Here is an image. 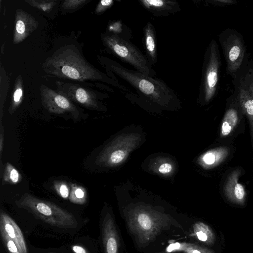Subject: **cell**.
<instances>
[{"mask_svg":"<svg viewBox=\"0 0 253 253\" xmlns=\"http://www.w3.org/2000/svg\"><path fill=\"white\" fill-rule=\"evenodd\" d=\"M105 66L133 88L140 97L159 104L178 100L175 91L163 80L130 70L110 59L104 61Z\"/></svg>","mask_w":253,"mask_h":253,"instance_id":"1","label":"cell"},{"mask_svg":"<svg viewBox=\"0 0 253 253\" xmlns=\"http://www.w3.org/2000/svg\"><path fill=\"white\" fill-rule=\"evenodd\" d=\"M15 203L18 208L51 226L64 229H74L77 227V220L71 213L52 202L26 193L16 200Z\"/></svg>","mask_w":253,"mask_h":253,"instance_id":"2","label":"cell"},{"mask_svg":"<svg viewBox=\"0 0 253 253\" xmlns=\"http://www.w3.org/2000/svg\"><path fill=\"white\" fill-rule=\"evenodd\" d=\"M102 39L108 50L123 62L129 64L136 71L156 77V73L145 55L129 40L112 33L104 34Z\"/></svg>","mask_w":253,"mask_h":253,"instance_id":"3","label":"cell"},{"mask_svg":"<svg viewBox=\"0 0 253 253\" xmlns=\"http://www.w3.org/2000/svg\"><path fill=\"white\" fill-rule=\"evenodd\" d=\"M221 65L218 45L212 39L205 52L198 91V99L204 105L210 103L217 93Z\"/></svg>","mask_w":253,"mask_h":253,"instance_id":"4","label":"cell"},{"mask_svg":"<svg viewBox=\"0 0 253 253\" xmlns=\"http://www.w3.org/2000/svg\"><path fill=\"white\" fill-rule=\"evenodd\" d=\"M226 64V72L233 77L241 69L248 58L243 35L231 28L222 31L218 36Z\"/></svg>","mask_w":253,"mask_h":253,"instance_id":"5","label":"cell"},{"mask_svg":"<svg viewBox=\"0 0 253 253\" xmlns=\"http://www.w3.org/2000/svg\"><path fill=\"white\" fill-rule=\"evenodd\" d=\"M244 115L237 97L233 93L226 100V109L220 128V137L223 139L231 136L237 128Z\"/></svg>","mask_w":253,"mask_h":253,"instance_id":"6","label":"cell"},{"mask_svg":"<svg viewBox=\"0 0 253 253\" xmlns=\"http://www.w3.org/2000/svg\"><path fill=\"white\" fill-rule=\"evenodd\" d=\"M240 173L241 171L237 169L229 173L223 186V192L231 203L242 206L246 202L247 194L244 186L239 181Z\"/></svg>","mask_w":253,"mask_h":253,"instance_id":"7","label":"cell"},{"mask_svg":"<svg viewBox=\"0 0 253 253\" xmlns=\"http://www.w3.org/2000/svg\"><path fill=\"white\" fill-rule=\"evenodd\" d=\"M0 232L12 239L22 253H28L25 240L20 228L13 219L2 210L0 212Z\"/></svg>","mask_w":253,"mask_h":253,"instance_id":"8","label":"cell"},{"mask_svg":"<svg viewBox=\"0 0 253 253\" xmlns=\"http://www.w3.org/2000/svg\"><path fill=\"white\" fill-rule=\"evenodd\" d=\"M43 103L50 112L56 114L70 113L75 118L79 117L76 107L66 97L57 93H46L44 94Z\"/></svg>","mask_w":253,"mask_h":253,"instance_id":"9","label":"cell"},{"mask_svg":"<svg viewBox=\"0 0 253 253\" xmlns=\"http://www.w3.org/2000/svg\"><path fill=\"white\" fill-rule=\"evenodd\" d=\"M139 4L156 17H166L180 11L179 3L171 0H139Z\"/></svg>","mask_w":253,"mask_h":253,"instance_id":"10","label":"cell"},{"mask_svg":"<svg viewBox=\"0 0 253 253\" xmlns=\"http://www.w3.org/2000/svg\"><path fill=\"white\" fill-rule=\"evenodd\" d=\"M142 43L145 56L152 66L158 60V48L156 32L153 24L148 21L143 29Z\"/></svg>","mask_w":253,"mask_h":253,"instance_id":"11","label":"cell"},{"mask_svg":"<svg viewBox=\"0 0 253 253\" xmlns=\"http://www.w3.org/2000/svg\"><path fill=\"white\" fill-rule=\"evenodd\" d=\"M37 25L36 21L31 15L20 10L17 13L15 23V42L23 40L36 28Z\"/></svg>","mask_w":253,"mask_h":253,"instance_id":"12","label":"cell"},{"mask_svg":"<svg viewBox=\"0 0 253 253\" xmlns=\"http://www.w3.org/2000/svg\"><path fill=\"white\" fill-rule=\"evenodd\" d=\"M59 64L60 74L64 75L68 78L74 80L85 79L89 78L88 74L85 67L82 64L74 63V61H68L67 59L57 61Z\"/></svg>","mask_w":253,"mask_h":253,"instance_id":"13","label":"cell"},{"mask_svg":"<svg viewBox=\"0 0 253 253\" xmlns=\"http://www.w3.org/2000/svg\"><path fill=\"white\" fill-rule=\"evenodd\" d=\"M229 148L222 146L206 152L202 157L203 165L207 167H214L222 163L229 156Z\"/></svg>","mask_w":253,"mask_h":253,"instance_id":"14","label":"cell"},{"mask_svg":"<svg viewBox=\"0 0 253 253\" xmlns=\"http://www.w3.org/2000/svg\"><path fill=\"white\" fill-rule=\"evenodd\" d=\"M21 180L18 171L9 163H6L2 175V184H17Z\"/></svg>","mask_w":253,"mask_h":253,"instance_id":"15","label":"cell"},{"mask_svg":"<svg viewBox=\"0 0 253 253\" xmlns=\"http://www.w3.org/2000/svg\"><path fill=\"white\" fill-rule=\"evenodd\" d=\"M69 199L73 203L79 205L84 204L87 200L86 190L82 186L72 184Z\"/></svg>","mask_w":253,"mask_h":253,"instance_id":"16","label":"cell"},{"mask_svg":"<svg viewBox=\"0 0 253 253\" xmlns=\"http://www.w3.org/2000/svg\"><path fill=\"white\" fill-rule=\"evenodd\" d=\"M73 96L79 103L88 107L95 108L96 107L95 102L92 100L86 91L83 88H78L74 93Z\"/></svg>","mask_w":253,"mask_h":253,"instance_id":"17","label":"cell"},{"mask_svg":"<svg viewBox=\"0 0 253 253\" xmlns=\"http://www.w3.org/2000/svg\"><path fill=\"white\" fill-rule=\"evenodd\" d=\"M110 27L113 31L112 33L129 40L132 38L131 31L121 21L112 23Z\"/></svg>","mask_w":253,"mask_h":253,"instance_id":"18","label":"cell"},{"mask_svg":"<svg viewBox=\"0 0 253 253\" xmlns=\"http://www.w3.org/2000/svg\"><path fill=\"white\" fill-rule=\"evenodd\" d=\"M200 229L196 232V234L198 238L200 241L209 243H213L214 242V234L208 226L202 224Z\"/></svg>","mask_w":253,"mask_h":253,"instance_id":"19","label":"cell"},{"mask_svg":"<svg viewBox=\"0 0 253 253\" xmlns=\"http://www.w3.org/2000/svg\"><path fill=\"white\" fill-rule=\"evenodd\" d=\"M3 245L9 253H22L16 243L7 236L0 233Z\"/></svg>","mask_w":253,"mask_h":253,"instance_id":"20","label":"cell"},{"mask_svg":"<svg viewBox=\"0 0 253 253\" xmlns=\"http://www.w3.org/2000/svg\"><path fill=\"white\" fill-rule=\"evenodd\" d=\"M54 187L57 194L62 198L67 199L69 197L70 190L67 184L63 181H55Z\"/></svg>","mask_w":253,"mask_h":253,"instance_id":"21","label":"cell"},{"mask_svg":"<svg viewBox=\"0 0 253 253\" xmlns=\"http://www.w3.org/2000/svg\"><path fill=\"white\" fill-rule=\"evenodd\" d=\"M125 152L122 150H117L112 152L108 159V162L111 164H118L125 157Z\"/></svg>","mask_w":253,"mask_h":253,"instance_id":"22","label":"cell"},{"mask_svg":"<svg viewBox=\"0 0 253 253\" xmlns=\"http://www.w3.org/2000/svg\"><path fill=\"white\" fill-rule=\"evenodd\" d=\"M114 1L112 0H101L96 8V12L100 14L104 12L107 9L110 8L114 4Z\"/></svg>","mask_w":253,"mask_h":253,"instance_id":"23","label":"cell"},{"mask_svg":"<svg viewBox=\"0 0 253 253\" xmlns=\"http://www.w3.org/2000/svg\"><path fill=\"white\" fill-rule=\"evenodd\" d=\"M138 221L141 226L145 229H149L151 227V220L145 214H140L138 216Z\"/></svg>","mask_w":253,"mask_h":253,"instance_id":"24","label":"cell"},{"mask_svg":"<svg viewBox=\"0 0 253 253\" xmlns=\"http://www.w3.org/2000/svg\"><path fill=\"white\" fill-rule=\"evenodd\" d=\"M207 1L211 4L220 6L234 4L237 2L234 0H211Z\"/></svg>","mask_w":253,"mask_h":253,"instance_id":"25","label":"cell"},{"mask_svg":"<svg viewBox=\"0 0 253 253\" xmlns=\"http://www.w3.org/2000/svg\"><path fill=\"white\" fill-rule=\"evenodd\" d=\"M34 2H35V6L39 7V8L42 9L44 11L47 10L48 9L50 8L52 5V1H33Z\"/></svg>","mask_w":253,"mask_h":253,"instance_id":"26","label":"cell"},{"mask_svg":"<svg viewBox=\"0 0 253 253\" xmlns=\"http://www.w3.org/2000/svg\"><path fill=\"white\" fill-rule=\"evenodd\" d=\"M172 169V166L170 164L165 163L162 164L159 168V171L161 173H167L169 172Z\"/></svg>","mask_w":253,"mask_h":253,"instance_id":"27","label":"cell"},{"mask_svg":"<svg viewBox=\"0 0 253 253\" xmlns=\"http://www.w3.org/2000/svg\"><path fill=\"white\" fill-rule=\"evenodd\" d=\"M72 250L75 253H90L87 250L80 245H74L72 247Z\"/></svg>","mask_w":253,"mask_h":253,"instance_id":"28","label":"cell"},{"mask_svg":"<svg viewBox=\"0 0 253 253\" xmlns=\"http://www.w3.org/2000/svg\"><path fill=\"white\" fill-rule=\"evenodd\" d=\"M4 136V129L1 123H0V160L1 158V153L3 148V141Z\"/></svg>","mask_w":253,"mask_h":253,"instance_id":"29","label":"cell"},{"mask_svg":"<svg viewBox=\"0 0 253 253\" xmlns=\"http://www.w3.org/2000/svg\"><path fill=\"white\" fill-rule=\"evenodd\" d=\"M71 3H72V4H68L67 3V4H65L64 5L66 6V7H71L72 6H74L75 7L76 5H78L80 3H83L84 1L83 0H70ZM66 3V2H65Z\"/></svg>","mask_w":253,"mask_h":253,"instance_id":"30","label":"cell"},{"mask_svg":"<svg viewBox=\"0 0 253 253\" xmlns=\"http://www.w3.org/2000/svg\"><path fill=\"white\" fill-rule=\"evenodd\" d=\"M180 245L178 243L172 244L169 245L168 248V251L171 252L175 249H177L179 248Z\"/></svg>","mask_w":253,"mask_h":253,"instance_id":"31","label":"cell"},{"mask_svg":"<svg viewBox=\"0 0 253 253\" xmlns=\"http://www.w3.org/2000/svg\"><path fill=\"white\" fill-rule=\"evenodd\" d=\"M192 253H202V252L199 250H195L193 251Z\"/></svg>","mask_w":253,"mask_h":253,"instance_id":"32","label":"cell"},{"mask_svg":"<svg viewBox=\"0 0 253 253\" xmlns=\"http://www.w3.org/2000/svg\"></svg>","mask_w":253,"mask_h":253,"instance_id":"33","label":"cell"}]
</instances>
